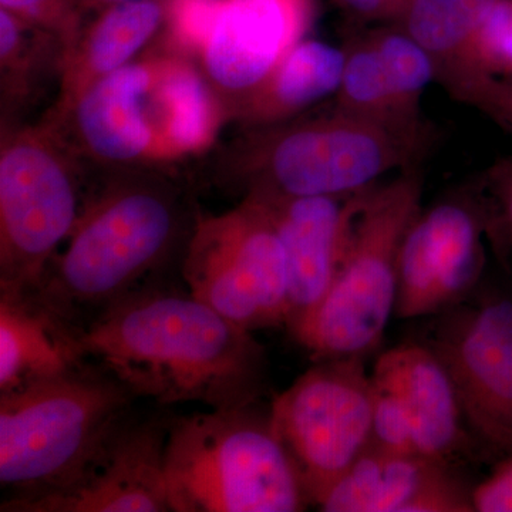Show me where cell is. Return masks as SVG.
<instances>
[{"label":"cell","mask_w":512,"mask_h":512,"mask_svg":"<svg viewBox=\"0 0 512 512\" xmlns=\"http://www.w3.org/2000/svg\"><path fill=\"white\" fill-rule=\"evenodd\" d=\"M84 359L136 400L237 409L269 392V359L254 332L190 292L134 293L77 330Z\"/></svg>","instance_id":"cell-1"},{"label":"cell","mask_w":512,"mask_h":512,"mask_svg":"<svg viewBox=\"0 0 512 512\" xmlns=\"http://www.w3.org/2000/svg\"><path fill=\"white\" fill-rule=\"evenodd\" d=\"M197 217L163 175H117L87 198L66 248L29 293L77 332L116 303L160 285L156 279L175 254L184 258Z\"/></svg>","instance_id":"cell-2"},{"label":"cell","mask_w":512,"mask_h":512,"mask_svg":"<svg viewBox=\"0 0 512 512\" xmlns=\"http://www.w3.org/2000/svg\"><path fill=\"white\" fill-rule=\"evenodd\" d=\"M264 403L173 417L165 447L171 512H299L311 507Z\"/></svg>","instance_id":"cell-3"},{"label":"cell","mask_w":512,"mask_h":512,"mask_svg":"<svg viewBox=\"0 0 512 512\" xmlns=\"http://www.w3.org/2000/svg\"><path fill=\"white\" fill-rule=\"evenodd\" d=\"M136 402L86 359L60 375L0 393V511L66 484Z\"/></svg>","instance_id":"cell-4"},{"label":"cell","mask_w":512,"mask_h":512,"mask_svg":"<svg viewBox=\"0 0 512 512\" xmlns=\"http://www.w3.org/2000/svg\"><path fill=\"white\" fill-rule=\"evenodd\" d=\"M261 128L268 130L249 140L234 171L245 197L356 194L383 175L416 167L427 140L421 126H390L339 107Z\"/></svg>","instance_id":"cell-5"},{"label":"cell","mask_w":512,"mask_h":512,"mask_svg":"<svg viewBox=\"0 0 512 512\" xmlns=\"http://www.w3.org/2000/svg\"><path fill=\"white\" fill-rule=\"evenodd\" d=\"M417 167L367 192L353 220L338 272L325 298L289 329L313 360L360 356L379 346L396 309L397 262L421 211Z\"/></svg>","instance_id":"cell-6"},{"label":"cell","mask_w":512,"mask_h":512,"mask_svg":"<svg viewBox=\"0 0 512 512\" xmlns=\"http://www.w3.org/2000/svg\"><path fill=\"white\" fill-rule=\"evenodd\" d=\"M76 156L46 121L3 136L0 291H35L76 227L87 200Z\"/></svg>","instance_id":"cell-7"},{"label":"cell","mask_w":512,"mask_h":512,"mask_svg":"<svg viewBox=\"0 0 512 512\" xmlns=\"http://www.w3.org/2000/svg\"><path fill=\"white\" fill-rule=\"evenodd\" d=\"M181 275L188 292L222 316L252 330L286 326L288 275L271 215L245 197L221 215H198Z\"/></svg>","instance_id":"cell-8"},{"label":"cell","mask_w":512,"mask_h":512,"mask_svg":"<svg viewBox=\"0 0 512 512\" xmlns=\"http://www.w3.org/2000/svg\"><path fill=\"white\" fill-rule=\"evenodd\" d=\"M269 409L309 503L318 507L373 439V387L363 357L316 360Z\"/></svg>","instance_id":"cell-9"},{"label":"cell","mask_w":512,"mask_h":512,"mask_svg":"<svg viewBox=\"0 0 512 512\" xmlns=\"http://www.w3.org/2000/svg\"><path fill=\"white\" fill-rule=\"evenodd\" d=\"M466 301L437 313L423 345L447 370L474 439L510 454L512 299Z\"/></svg>","instance_id":"cell-10"},{"label":"cell","mask_w":512,"mask_h":512,"mask_svg":"<svg viewBox=\"0 0 512 512\" xmlns=\"http://www.w3.org/2000/svg\"><path fill=\"white\" fill-rule=\"evenodd\" d=\"M373 441L453 464L473 444L447 370L423 343L387 350L373 367Z\"/></svg>","instance_id":"cell-11"},{"label":"cell","mask_w":512,"mask_h":512,"mask_svg":"<svg viewBox=\"0 0 512 512\" xmlns=\"http://www.w3.org/2000/svg\"><path fill=\"white\" fill-rule=\"evenodd\" d=\"M171 420L133 407L66 484L5 512H171L164 470Z\"/></svg>","instance_id":"cell-12"},{"label":"cell","mask_w":512,"mask_h":512,"mask_svg":"<svg viewBox=\"0 0 512 512\" xmlns=\"http://www.w3.org/2000/svg\"><path fill=\"white\" fill-rule=\"evenodd\" d=\"M484 239L471 190L421 208L400 247L394 316L437 315L470 298L484 271Z\"/></svg>","instance_id":"cell-13"},{"label":"cell","mask_w":512,"mask_h":512,"mask_svg":"<svg viewBox=\"0 0 512 512\" xmlns=\"http://www.w3.org/2000/svg\"><path fill=\"white\" fill-rule=\"evenodd\" d=\"M156 59L128 63L84 90L62 113L45 121L74 153L128 170L161 160L154 100Z\"/></svg>","instance_id":"cell-14"},{"label":"cell","mask_w":512,"mask_h":512,"mask_svg":"<svg viewBox=\"0 0 512 512\" xmlns=\"http://www.w3.org/2000/svg\"><path fill=\"white\" fill-rule=\"evenodd\" d=\"M313 12V0H224L201 56L229 111L235 113L301 42Z\"/></svg>","instance_id":"cell-15"},{"label":"cell","mask_w":512,"mask_h":512,"mask_svg":"<svg viewBox=\"0 0 512 512\" xmlns=\"http://www.w3.org/2000/svg\"><path fill=\"white\" fill-rule=\"evenodd\" d=\"M372 188L338 197L247 195L265 205L284 247L288 275L286 328L301 322L325 298L338 272L353 220Z\"/></svg>","instance_id":"cell-16"},{"label":"cell","mask_w":512,"mask_h":512,"mask_svg":"<svg viewBox=\"0 0 512 512\" xmlns=\"http://www.w3.org/2000/svg\"><path fill=\"white\" fill-rule=\"evenodd\" d=\"M325 512H476L453 464L370 441L318 505Z\"/></svg>","instance_id":"cell-17"},{"label":"cell","mask_w":512,"mask_h":512,"mask_svg":"<svg viewBox=\"0 0 512 512\" xmlns=\"http://www.w3.org/2000/svg\"><path fill=\"white\" fill-rule=\"evenodd\" d=\"M436 67L412 37L383 32L346 53L336 107L397 127H420L419 101Z\"/></svg>","instance_id":"cell-18"},{"label":"cell","mask_w":512,"mask_h":512,"mask_svg":"<svg viewBox=\"0 0 512 512\" xmlns=\"http://www.w3.org/2000/svg\"><path fill=\"white\" fill-rule=\"evenodd\" d=\"M168 0H130L99 10L64 50L60 93L50 114L62 113L107 74L116 72L164 30Z\"/></svg>","instance_id":"cell-19"},{"label":"cell","mask_w":512,"mask_h":512,"mask_svg":"<svg viewBox=\"0 0 512 512\" xmlns=\"http://www.w3.org/2000/svg\"><path fill=\"white\" fill-rule=\"evenodd\" d=\"M77 332L29 292L0 291V393L82 363Z\"/></svg>","instance_id":"cell-20"},{"label":"cell","mask_w":512,"mask_h":512,"mask_svg":"<svg viewBox=\"0 0 512 512\" xmlns=\"http://www.w3.org/2000/svg\"><path fill=\"white\" fill-rule=\"evenodd\" d=\"M346 53L320 40H301L235 111L252 126L285 123L338 93Z\"/></svg>","instance_id":"cell-21"},{"label":"cell","mask_w":512,"mask_h":512,"mask_svg":"<svg viewBox=\"0 0 512 512\" xmlns=\"http://www.w3.org/2000/svg\"><path fill=\"white\" fill-rule=\"evenodd\" d=\"M495 0H407L403 32L419 43L451 94L463 97L476 82L474 45Z\"/></svg>","instance_id":"cell-22"},{"label":"cell","mask_w":512,"mask_h":512,"mask_svg":"<svg viewBox=\"0 0 512 512\" xmlns=\"http://www.w3.org/2000/svg\"><path fill=\"white\" fill-rule=\"evenodd\" d=\"M157 84L167 120L170 161L210 147L225 113L208 77L187 56L173 53L157 57Z\"/></svg>","instance_id":"cell-23"},{"label":"cell","mask_w":512,"mask_h":512,"mask_svg":"<svg viewBox=\"0 0 512 512\" xmlns=\"http://www.w3.org/2000/svg\"><path fill=\"white\" fill-rule=\"evenodd\" d=\"M62 40L46 30L30 25L25 20L0 8V66L2 82L13 99L25 96L36 66L45 59L46 52H64Z\"/></svg>","instance_id":"cell-24"},{"label":"cell","mask_w":512,"mask_h":512,"mask_svg":"<svg viewBox=\"0 0 512 512\" xmlns=\"http://www.w3.org/2000/svg\"><path fill=\"white\" fill-rule=\"evenodd\" d=\"M470 190L483 215L485 239L512 281V158L488 168Z\"/></svg>","instance_id":"cell-25"},{"label":"cell","mask_w":512,"mask_h":512,"mask_svg":"<svg viewBox=\"0 0 512 512\" xmlns=\"http://www.w3.org/2000/svg\"><path fill=\"white\" fill-rule=\"evenodd\" d=\"M473 63L476 82L467 93L485 77L512 76V0H495L488 10L478 30Z\"/></svg>","instance_id":"cell-26"},{"label":"cell","mask_w":512,"mask_h":512,"mask_svg":"<svg viewBox=\"0 0 512 512\" xmlns=\"http://www.w3.org/2000/svg\"><path fill=\"white\" fill-rule=\"evenodd\" d=\"M224 0H168L164 32L180 55H201Z\"/></svg>","instance_id":"cell-27"},{"label":"cell","mask_w":512,"mask_h":512,"mask_svg":"<svg viewBox=\"0 0 512 512\" xmlns=\"http://www.w3.org/2000/svg\"><path fill=\"white\" fill-rule=\"evenodd\" d=\"M0 8L59 37L64 50L83 26L84 13L77 0H0Z\"/></svg>","instance_id":"cell-28"},{"label":"cell","mask_w":512,"mask_h":512,"mask_svg":"<svg viewBox=\"0 0 512 512\" xmlns=\"http://www.w3.org/2000/svg\"><path fill=\"white\" fill-rule=\"evenodd\" d=\"M463 100L512 131V82L507 77H485Z\"/></svg>","instance_id":"cell-29"},{"label":"cell","mask_w":512,"mask_h":512,"mask_svg":"<svg viewBox=\"0 0 512 512\" xmlns=\"http://www.w3.org/2000/svg\"><path fill=\"white\" fill-rule=\"evenodd\" d=\"M473 505L476 512H512V453L473 488Z\"/></svg>","instance_id":"cell-30"},{"label":"cell","mask_w":512,"mask_h":512,"mask_svg":"<svg viewBox=\"0 0 512 512\" xmlns=\"http://www.w3.org/2000/svg\"><path fill=\"white\" fill-rule=\"evenodd\" d=\"M350 15L362 19L399 18L407 0H336Z\"/></svg>","instance_id":"cell-31"},{"label":"cell","mask_w":512,"mask_h":512,"mask_svg":"<svg viewBox=\"0 0 512 512\" xmlns=\"http://www.w3.org/2000/svg\"><path fill=\"white\" fill-rule=\"evenodd\" d=\"M130 2V0H77L83 13L99 12L107 6L116 5V3Z\"/></svg>","instance_id":"cell-32"},{"label":"cell","mask_w":512,"mask_h":512,"mask_svg":"<svg viewBox=\"0 0 512 512\" xmlns=\"http://www.w3.org/2000/svg\"><path fill=\"white\" fill-rule=\"evenodd\" d=\"M507 79H510V80H511V82H512V76H510V77H507Z\"/></svg>","instance_id":"cell-33"}]
</instances>
